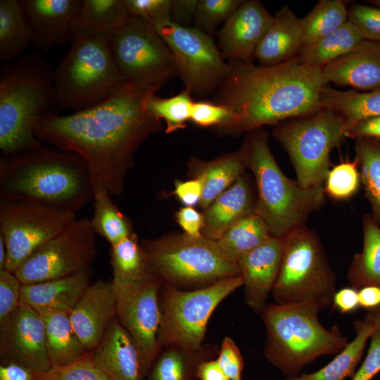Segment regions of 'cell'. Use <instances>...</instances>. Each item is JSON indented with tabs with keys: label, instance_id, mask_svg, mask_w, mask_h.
<instances>
[{
	"label": "cell",
	"instance_id": "obj_1",
	"mask_svg": "<svg viewBox=\"0 0 380 380\" xmlns=\"http://www.w3.org/2000/svg\"><path fill=\"white\" fill-rule=\"evenodd\" d=\"M159 89L126 82L99 104L66 115L48 113L34 126V137L84 161L93 187L120 196L141 144L162 129L160 120L146 108Z\"/></svg>",
	"mask_w": 380,
	"mask_h": 380
},
{
	"label": "cell",
	"instance_id": "obj_2",
	"mask_svg": "<svg viewBox=\"0 0 380 380\" xmlns=\"http://www.w3.org/2000/svg\"><path fill=\"white\" fill-rule=\"evenodd\" d=\"M327 84L322 68L296 58L274 65L229 61L228 75L212 101L236 115L224 132L235 135L315 113Z\"/></svg>",
	"mask_w": 380,
	"mask_h": 380
},
{
	"label": "cell",
	"instance_id": "obj_3",
	"mask_svg": "<svg viewBox=\"0 0 380 380\" xmlns=\"http://www.w3.org/2000/svg\"><path fill=\"white\" fill-rule=\"evenodd\" d=\"M0 198L77 212L94 198L89 172L73 153L43 145L0 160Z\"/></svg>",
	"mask_w": 380,
	"mask_h": 380
},
{
	"label": "cell",
	"instance_id": "obj_4",
	"mask_svg": "<svg viewBox=\"0 0 380 380\" xmlns=\"http://www.w3.org/2000/svg\"><path fill=\"white\" fill-rule=\"evenodd\" d=\"M58 110L53 70L39 53H28L0 70V148L3 156L42 145L34 135L37 120Z\"/></svg>",
	"mask_w": 380,
	"mask_h": 380
},
{
	"label": "cell",
	"instance_id": "obj_5",
	"mask_svg": "<svg viewBox=\"0 0 380 380\" xmlns=\"http://www.w3.org/2000/svg\"><path fill=\"white\" fill-rule=\"evenodd\" d=\"M320 308L311 303L270 304L261 312L267 331L264 354L286 378L300 374L324 355H336L348 344L338 327L325 329Z\"/></svg>",
	"mask_w": 380,
	"mask_h": 380
},
{
	"label": "cell",
	"instance_id": "obj_6",
	"mask_svg": "<svg viewBox=\"0 0 380 380\" xmlns=\"http://www.w3.org/2000/svg\"><path fill=\"white\" fill-rule=\"evenodd\" d=\"M248 133L242 146L257 186L254 213L264 220L272 236L282 238L305 225L310 214L319 208L324 187L303 188L287 177L271 152L267 132L260 127Z\"/></svg>",
	"mask_w": 380,
	"mask_h": 380
},
{
	"label": "cell",
	"instance_id": "obj_7",
	"mask_svg": "<svg viewBox=\"0 0 380 380\" xmlns=\"http://www.w3.org/2000/svg\"><path fill=\"white\" fill-rule=\"evenodd\" d=\"M69 43L70 50L53 70L55 96L58 110L78 112L110 97L127 81L104 35L76 32Z\"/></svg>",
	"mask_w": 380,
	"mask_h": 380
},
{
	"label": "cell",
	"instance_id": "obj_8",
	"mask_svg": "<svg viewBox=\"0 0 380 380\" xmlns=\"http://www.w3.org/2000/svg\"><path fill=\"white\" fill-rule=\"evenodd\" d=\"M279 274L272 293L277 304L331 305L336 275L315 232L303 225L283 237Z\"/></svg>",
	"mask_w": 380,
	"mask_h": 380
},
{
	"label": "cell",
	"instance_id": "obj_9",
	"mask_svg": "<svg viewBox=\"0 0 380 380\" xmlns=\"http://www.w3.org/2000/svg\"><path fill=\"white\" fill-rule=\"evenodd\" d=\"M140 244L153 274L170 286L210 284L241 275L237 262L225 255L216 241L203 234H167Z\"/></svg>",
	"mask_w": 380,
	"mask_h": 380
},
{
	"label": "cell",
	"instance_id": "obj_10",
	"mask_svg": "<svg viewBox=\"0 0 380 380\" xmlns=\"http://www.w3.org/2000/svg\"><path fill=\"white\" fill-rule=\"evenodd\" d=\"M243 284V277L239 275L194 291H184L168 286L160 302L159 346L172 347L188 353L198 350L216 307Z\"/></svg>",
	"mask_w": 380,
	"mask_h": 380
},
{
	"label": "cell",
	"instance_id": "obj_11",
	"mask_svg": "<svg viewBox=\"0 0 380 380\" xmlns=\"http://www.w3.org/2000/svg\"><path fill=\"white\" fill-rule=\"evenodd\" d=\"M345 122L335 111L320 108L315 113L277 124L274 137L286 150L296 181L303 188L322 185L329 170V155L344 138Z\"/></svg>",
	"mask_w": 380,
	"mask_h": 380
},
{
	"label": "cell",
	"instance_id": "obj_12",
	"mask_svg": "<svg viewBox=\"0 0 380 380\" xmlns=\"http://www.w3.org/2000/svg\"><path fill=\"white\" fill-rule=\"evenodd\" d=\"M110 48L127 82L160 89L178 76L170 48L156 29L141 18L130 16L113 37Z\"/></svg>",
	"mask_w": 380,
	"mask_h": 380
},
{
	"label": "cell",
	"instance_id": "obj_13",
	"mask_svg": "<svg viewBox=\"0 0 380 380\" xmlns=\"http://www.w3.org/2000/svg\"><path fill=\"white\" fill-rule=\"evenodd\" d=\"M77 219L57 205L0 198V234L7 248L6 270L15 273L37 248Z\"/></svg>",
	"mask_w": 380,
	"mask_h": 380
},
{
	"label": "cell",
	"instance_id": "obj_14",
	"mask_svg": "<svg viewBox=\"0 0 380 380\" xmlns=\"http://www.w3.org/2000/svg\"><path fill=\"white\" fill-rule=\"evenodd\" d=\"M153 27L172 51L185 89L198 96L219 89L228 75L229 63L206 32L171 20Z\"/></svg>",
	"mask_w": 380,
	"mask_h": 380
},
{
	"label": "cell",
	"instance_id": "obj_15",
	"mask_svg": "<svg viewBox=\"0 0 380 380\" xmlns=\"http://www.w3.org/2000/svg\"><path fill=\"white\" fill-rule=\"evenodd\" d=\"M96 254L90 219H76L32 253L14 274L23 285L56 279L90 269Z\"/></svg>",
	"mask_w": 380,
	"mask_h": 380
},
{
	"label": "cell",
	"instance_id": "obj_16",
	"mask_svg": "<svg viewBox=\"0 0 380 380\" xmlns=\"http://www.w3.org/2000/svg\"><path fill=\"white\" fill-rule=\"evenodd\" d=\"M160 280L153 274L129 286H114L116 317L134 340L147 376L159 351Z\"/></svg>",
	"mask_w": 380,
	"mask_h": 380
},
{
	"label": "cell",
	"instance_id": "obj_17",
	"mask_svg": "<svg viewBox=\"0 0 380 380\" xmlns=\"http://www.w3.org/2000/svg\"><path fill=\"white\" fill-rule=\"evenodd\" d=\"M1 361L21 364L36 373L51 367L42 316L23 303L0 324Z\"/></svg>",
	"mask_w": 380,
	"mask_h": 380
},
{
	"label": "cell",
	"instance_id": "obj_18",
	"mask_svg": "<svg viewBox=\"0 0 380 380\" xmlns=\"http://www.w3.org/2000/svg\"><path fill=\"white\" fill-rule=\"evenodd\" d=\"M273 19L256 0L243 1L219 32L218 49L229 61L252 62Z\"/></svg>",
	"mask_w": 380,
	"mask_h": 380
},
{
	"label": "cell",
	"instance_id": "obj_19",
	"mask_svg": "<svg viewBox=\"0 0 380 380\" xmlns=\"http://www.w3.org/2000/svg\"><path fill=\"white\" fill-rule=\"evenodd\" d=\"M32 31V44L48 51L69 43L72 25L83 0H20Z\"/></svg>",
	"mask_w": 380,
	"mask_h": 380
},
{
	"label": "cell",
	"instance_id": "obj_20",
	"mask_svg": "<svg viewBox=\"0 0 380 380\" xmlns=\"http://www.w3.org/2000/svg\"><path fill=\"white\" fill-rule=\"evenodd\" d=\"M115 317L113 284L101 279L89 285L70 312L72 326L87 352L97 346Z\"/></svg>",
	"mask_w": 380,
	"mask_h": 380
},
{
	"label": "cell",
	"instance_id": "obj_21",
	"mask_svg": "<svg viewBox=\"0 0 380 380\" xmlns=\"http://www.w3.org/2000/svg\"><path fill=\"white\" fill-rule=\"evenodd\" d=\"M283 247V237L272 236L237 260L243 280L246 302L256 312H262L272 291L279 272Z\"/></svg>",
	"mask_w": 380,
	"mask_h": 380
},
{
	"label": "cell",
	"instance_id": "obj_22",
	"mask_svg": "<svg viewBox=\"0 0 380 380\" xmlns=\"http://www.w3.org/2000/svg\"><path fill=\"white\" fill-rule=\"evenodd\" d=\"M90 353L94 362L111 380H144L146 377L139 351L117 317Z\"/></svg>",
	"mask_w": 380,
	"mask_h": 380
},
{
	"label": "cell",
	"instance_id": "obj_23",
	"mask_svg": "<svg viewBox=\"0 0 380 380\" xmlns=\"http://www.w3.org/2000/svg\"><path fill=\"white\" fill-rule=\"evenodd\" d=\"M327 82L362 90L380 87V44L364 40L355 49L322 68Z\"/></svg>",
	"mask_w": 380,
	"mask_h": 380
},
{
	"label": "cell",
	"instance_id": "obj_24",
	"mask_svg": "<svg viewBox=\"0 0 380 380\" xmlns=\"http://www.w3.org/2000/svg\"><path fill=\"white\" fill-rule=\"evenodd\" d=\"M90 269H87L65 277L22 285L20 303L40 315L70 312L90 284Z\"/></svg>",
	"mask_w": 380,
	"mask_h": 380
},
{
	"label": "cell",
	"instance_id": "obj_25",
	"mask_svg": "<svg viewBox=\"0 0 380 380\" xmlns=\"http://www.w3.org/2000/svg\"><path fill=\"white\" fill-rule=\"evenodd\" d=\"M255 201L243 175L205 210L202 234L213 241L244 217L254 213Z\"/></svg>",
	"mask_w": 380,
	"mask_h": 380
},
{
	"label": "cell",
	"instance_id": "obj_26",
	"mask_svg": "<svg viewBox=\"0 0 380 380\" xmlns=\"http://www.w3.org/2000/svg\"><path fill=\"white\" fill-rule=\"evenodd\" d=\"M303 46L300 19L286 6L273 15L255 57L260 65H277L294 58Z\"/></svg>",
	"mask_w": 380,
	"mask_h": 380
},
{
	"label": "cell",
	"instance_id": "obj_27",
	"mask_svg": "<svg viewBox=\"0 0 380 380\" xmlns=\"http://www.w3.org/2000/svg\"><path fill=\"white\" fill-rule=\"evenodd\" d=\"M189 165L194 178L200 179L203 184L202 196L198 204L203 210L243 175L247 167L243 146L238 151L211 160L192 158Z\"/></svg>",
	"mask_w": 380,
	"mask_h": 380
},
{
	"label": "cell",
	"instance_id": "obj_28",
	"mask_svg": "<svg viewBox=\"0 0 380 380\" xmlns=\"http://www.w3.org/2000/svg\"><path fill=\"white\" fill-rule=\"evenodd\" d=\"M320 108L332 110L341 115L346 131L361 120L380 116V87L359 92L337 90L327 84L321 92Z\"/></svg>",
	"mask_w": 380,
	"mask_h": 380
},
{
	"label": "cell",
	"instance_id": "obj_29",
	"mask_svg": "<svg viewBox=\"0 0 380 380\" xmlns=\"http://www.w3.org/2000/svg\"><path fill=\"white\" fill-rule=\"evenodd\" d=\"M130 16L125 0H83L81 11L72 25L70 39L76 32H95L111 41Z\"/></svg>",
	"mask_w": 380,
	"mask_h": 380
},
{
	"label": "cell",
	"instance_id": "obj_30",
	"mask_svg": "<svg viewBox=\"0 0 380 380\" xmlns=\"http://www.w3.org/2000/svg\"><path fill=\"white\" fill-rule=\"evenodd\" d=\"M355 338L324 367L312 373H302L285 380H345L357 369L367 341L376 329L365 319L353 322Z\"/></svg>",
	"mask_w": 380,
	"mask_h": 380
},
{
	"label": "cell",
	"instance_id": "obj_31",
	"mask_svg": "<svg viewBox=\"0 0 380 380\" xmlns=\"http://www.w3.org/2000/svg\"><path fill=\"white\" fill-rule=\"evenodd\" d=\"M45 324L47 353L52 366H65L87 353L70 322V312L41 315Z\"/></svg>",
	"mask_w": 380,
	"mask_h": 380
},
{
	"label": "cell",
	"instance_id": "obj_32",
	"mask_svg": "<svg viewBox=\"0 0 380 380\" xmlns=\"http://www.w3.org/2000/svg\"><path fill=\"white\" fill-rule=\"evenodd\" d=\"M363 244L361 252L350 262L347 278L351 287H380V225L372 215H365L362 221Z\"/></svg>",
	"mask_w": 380,
	"mask_h": 380
},
{
	"label": "cell",
	"instance_id": "obj_33",
	"mask_svg": "<svg viewBox=\"0 0 380 380\" xmlns=\"http://www.w3.org/2000/svg\"><path fill=\"white\" fill-rule=\"evenodd\" d=\"M364 40L357 27L348 20L334 32L303 46L294 58L308 66L323 68L355 49Z\"/></svg>",
	"mask_w": 380,
	"mask_h": 380
},
{
	"label": "cell",
	"instance_id": "obj_34",
	"mask_svg": "<svg viewBox=\"0 0 380 380\" xmlns=\"http://www.w3.org/2000/svg\"><path fill=\"white\" fill-rule=\"evenodd\" d=\"M32 44V31L20 1H0V60L19 58Z\"/></svg>",
	"mask_w": 380,
	"mask_h": 380
},
{
	"label": "cell",
	"instance_id": "obj_35",
	"mask_svg": "<svg viewBox=\"0 0 380 380\" xmlns=\"http://www.w3.org/2000/svg\"><path fill=\"white\" fill-rule=\"evenodd\" d=\"M110 263L114 286H129L153 274L134 233L118 243L110 246Z\"/></svg>",
	"mask_w": 380,
	"mask_h": 380
},
{
	"label": "cell",
	"instance_id": "obj_36",
	"mask_svg": "<svg viewBox=\"0 0 380 380\" xmlns=\"http://www.w3.org/2000/svg\"><path fill=\"white\" fill-rule=\"evenodd\" d=\"M93 202L94 213L90 222L96 235L113 246L134 233L129 220L113 201L106 189L94 186Z\"/></svg>",
	"mask_w": 380,
	"mask_h": 380
},
{
	"label": "cell",
	"instance_id": "obj_37",
	"mask_svg": "<svg viewBox=\"0 0 380 380\" xmlns=\"http://www.w3.org/2000/svg\"><path fill=\"white\" fill-rule=\"evenodd\" d=\"M272 236L264 220L253 213L233 224L217 243L226 256L237 262L241 255Z\"/></svg>",
	"mask_w": 380,
	"mask_h": 380
},
{
	"label": "cell",
	"instance_id": "obj_38",
	"mask_svg": "<svg viewBox=\"0 0 380 380\" xmlns=\"http://www.w3.org/2000/svg\"><path fill=\"white\" fill-rule=\"evenodd\" d=\"M355 149V159L365 196L372 207V216L380 225V142L374 139H358Z\"/></svg>",
	"mask_w": 380,
	"mask_h": 380
},
{
	"label": "cell",
	"instance_id": "obj_39",
	"mask_svg": "<svg viewBox=\"0 0 380 380\" xmlns=\"http://www.w3.org/2000/svg\"><path fill=\"white\" fill-rule=\"evenodd\" d=\"M348 20V8L341 0H321L300 19L303 46L334 32Z\"/></svg>",
	"mask_w": 380,
	"mask_h": 380
},
{
	"label": "cell",
	"instance_id": "obj_40",
	"mask_svg": "<svg viewBox=\"0 0 380 380\" xmlns=\"http://www.w3.org/2000/svg\"><path fill=\"white\" fill-rule=\"evenodd\" d=\"M194 103L191 93L184 88L171 97L163 98L155 94L151 95L146 101V108L156 118L165 122V132L170 134L186 127V122L190 121Z\"/></svg>",
	"mask_w": 380,
	"mask_h": 380
},
{
	"label": "cell",
	"instance_id": "obj_41",
	"mask_svg": "<svg viewBox=\"0 0 380 380\" xmlns=\"http://www.w3.org/2000/svg\"><path fill=\"white\" fill-rule=\"evenodd\" d=\"M187 354L174 348L167 350L156 359L146 380H191L200 362L194 364Z\"/></svg>",
	"mask_w": 380,
	"mask_h": 380
},
{
	"label": "cell",
	"instance_id": "obj_42",
	"mask_svg": "<svg viewBox=\"0 0 380 380\" xmlns=\"http://www.w3.org/2000/svg\"><path fill=\"white\" fill-rule=\"evenodd\" d=\"M324 193L335 200H346L353 196L360 183L357 162L343 161L329 170L325 178Z\"/></svg>",
	"mask_w": 380,
	"mask_h": 380
},
{
	"label": "cell",
	"instance_id": "obj_43",
	"mask_svg": "<svg viewBox=\"0 0 380 380\" xmlns=\"http://www.w3.org/2000/svg\"><path fill=\"white\" fill-rule=\"evenodd\" d=\"M38 380H111L92 360L90 352L65 366L37 373Z\"/></svg>",
	"mask_w": 380,
	"mask_h": 380
},
{
	"label": "cell",
	"instance_id": "obj_44",
	"mask_svg": "<svg viewBox=\"0 0 380 380\" xmlns=\"http://www.w3.org/2000/svg\"><path fill=\"white\" fill-rule=\"evenodd\" d=\"M241 0H198L195 27L206 32L225 23L236 11Z\"/></svg>",
	"mask_w": 380,
	"mask_h": 380
},
{
	"label": "cell",
	"instance_id": "obj_45",
	"mask_svg": "<svg viewBox=\"0 0 380 380\" xmlns=\"http://www.w3.org/2000/svg\"><path fill=\"white\" fill-rule=\"evenodd\" d=\"M236 115L228 107L213 101H194L190 121L202 127H215L224 132L236 121Z\"/></svg>",
	"mask_w": 380,
	"mask_h": 380
},
{
	"label": "cell",
	"instance_id": "obj_46",
	"mask_svg": "<svg viewBox=\"0 0 380 380\" xmlns=\"http://www.w3.org/2000/svg\"><path fill=\"white\" fill-rule=\"evenodd\" d=\"M131 16L156 27L171 20L172 0H125Z\"/></svg>",
	"mask_w": 380,
	"mask_h": 380
},
{
	"label": "cell",
	"instance_id": "obj_47",
	"mask_svg": "<svg viewBox=\"0 0 380 380\" xmlns=\"http://www.w3.org/2000/svg\"><path fill=\"white\" fill-rule=\"evenodd\" d=\"M348 20L359 30L365 40L380 44V8L353 4L348 8Z\"/></svg>",
	"mask_w": 380,
	"mask_h": 380
},
{
	"label": "cell",
	"instance_id": "obj_48",
	"mask_svg": "<svg viewBox=\"0 0 380 380\" xmlns=\"http://www.w3.org/2000/svg\"><path fill=\"white\" fill-rule=\"evenodd\" d=\"M22 285L14 273L0 271V324L20 305Z\"/></svg>",
	"mask_w": 380,
	"mask_h": 380
},
{
	"label": "cell",
	"instance_id": "obj_49",
	"mask_svg": "<svg viewBox=\"0 0 380 380\" xmlns=\"http://www.w3.org/2000/svg\"><path fill=\"white\" fill-rule=\"evenodd\" d=\"M217 362L229 380H241L243 360L231 338H224Z\"/></svg>",
	"mask_w": 380,
	"mask_h": 380
},
{
	"label": "cell",
	"instance_id": "obj_50",
	"mask_svg": "<svg viewBox=\"0 0 380 380\" xmlns=\"http://www.w3.org/2000/svg\"><path fill=\"white\" fill-rule=\"evenodd\" d=\"M380 372V331L370 337L366 357L350 380H372Z\"/></svg>",
	"mask_w": 380,
	"mask_h": 380
},
{
	"label": "cell",
	"instance_id": "obj_51",
	"mask_svg": "<svg viewBox=\"0 0 380 380\" xmlns=\"http://www.w3.org/2000/svg\"><path fill=\"white\" fill-rule=\"evenodd\" d=\"M178 224L184 231V233L198 237L202 235L204 225L203 214L192 207H183L176 214Z\"/></svg>",
	"mask_w": 380,
	"mask_h": 380
},
{
	"label": "cell",
	"instance_id": "obj_52",
	"mask_svg": "<svg viewBox=\"0 0 380 380\" xmlns=\"http://www.w3.org/2000/svg\"><path fill=\"white\" fill-rule=\"evenodd\" d=\"M203 192V184L198 179L194 178L187 181H177L174 194L185 205L192 207L199 203Z\"/></svg>",
	"mask_w": 380,
	"mask_h": 380
},
{
	"label": "cell",
	"instance_id": "obj_53",
	"mask_svg": "<svg viewBox=\"0 0 380 380\" xmlns=\"http://www.w3.org/2000/svg\"><path fill=\"white\" fill-rule=\"evenodd\" d=\"M198 0H172L171 21L184 27H190L195 20Z\"/></svg>",
	"mask_w": 380,
	"mask_h": 380
},
{
	"label": "cell",
	"instance_id": "obj_54",
	"mask_svg": "<svg viewBox=\"0 0 380 380\" xmlns=\"http://www.w3.org/2000/svg\"><path fill=\"white\" fill-rule=\"evenodd\" d=\"M345 137L350 139H380V116H375L361 120L344 133Z\"/></svg>",
	"mask_w": 380,
	"mask_h": 380
},
{
	"label": "cell",
	"instance_id": "obj_55",
	"mask_svg": "<svg viewBox=\"0 0 380 380\" xmlns=\"http://www.w3.org/2000/svg\"><path fill=\"white\" fill-rule=\"evenodd\" d=\"M333 308L346 314L355 310L359 307L358 290L346 287L336 291L332 301Z\"/></svg>",
	"mask_w": 380,
	"mask_h": 380
},
{
	"label": "cell",
	"instance_id": "obj_56",
	"mask_svg": "<svg viewBox=\"0 0 380 380\" xmlns=\"http://www.w3.org/2000/svg\"><path fill=\"white\" fill-rule=\"evenodd\" d=\"M0 380H38L37 373L14 362L1 361Z\"/></svg>",
	"mask_w": 380,
	"mask_h": 380
},
{
	"label": "cell",
	"instance_id": "obj_57",
	"mask_svg": "<svg viewBox=\"0 0 380 380\" xmlns=\"http://www.w3.org/2000/svg\"><path fill=\"white\" fill-rule=\"evenodd\" d=\"M196 376L199 380H229L217 360L201 362L197 366Z\"/></svg>",
	"mask_w": 380,
	"mask_h": 380
},
{
	"label": "cell",
	"instance_id": "obj_58",
	"mask_svg": "<svg viewBox=\"0 0 380 380\" xmlns=\"http://www.w3.org/2000/svg\"><path fill=\"white\" fill-rule=\"evenodd\" d=\"M359 306L372 310L380 307V287L367 286L358 289Z\"/></svg>",
	"mask_w": 380,
	"mask_h": 380
},
{
	"label": "cell",
	"instance_id": "obj_59",
	"mask_svg": "<svg viewBox=\"0 0 380 380\" xmlns=\"http://www.w3.org/2000/svg\"><path fill=\"white\" fill-rule=\"evenodd\" d=\"M364 319L369 323L376 331H380V307L372 310L367 311Z\"/></svg>",
	"mask_w": 380,
	"mask_h": 380
},
{
	"label": "cell",
	"instance_id": "obj_60",
	"mask_svg": "<svg viewBox=\"0 0 380 380\" xmlns=\"http://www.w3.org/2000/svg\"><path fill=\"white\" fill-rule=\"evenodd\" d=\"M7 262V248L2 235L0 234V271L6 270Z\"/></svg>",
	"mask_w": 380,
	"mask_h": 380
},
{
	"label": "cell",
	"instance_id": "obj_61",
	"mask_svg": "<svg viewBox=\"0 0 380 380\" xmlns=\"http://www.w3.org/2000/svg\"><path fill=\"white\" fill-rule=\"evenodd\" d=\"M369 2L374 4L376 7H378L380 8V0H372V1H369Z\"/></svg>",
	"mask_w": 380,
	"mask_h": 380
}]
</instances>
